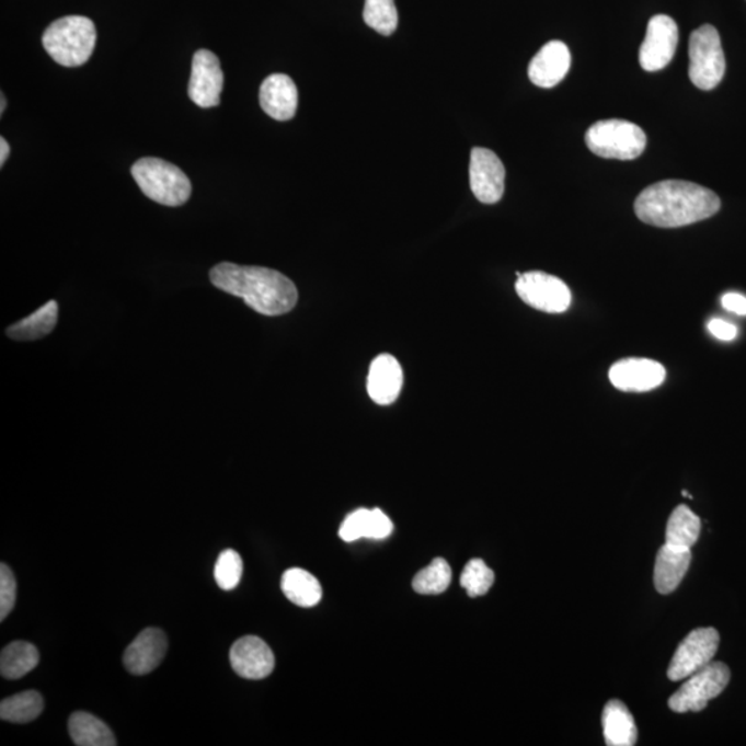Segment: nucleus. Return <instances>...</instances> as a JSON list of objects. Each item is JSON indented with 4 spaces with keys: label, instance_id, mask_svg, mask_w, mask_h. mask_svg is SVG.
<instances>
[{
    "label": "nucleus",
    "instance_id": "nucleus-31",
    "mask_svg": "<svg viewBox=\"0 0 746 746\" xmlns=\"http://www.w3.org/2000/svg\"><path fill=\"white\" fill-rule=\"evenodd\" d=\"M243 564L236 550H225L215 564V581L220 589L232 590L240 585Z\"/></svg>",
    "mask_w": 746,
    "mask_h": 746
},
{
    "label": "nucleus",
    "instance_id": "nucleus-11",
    "mask_svg": "<svg viewBox=\"0 0 746 746\" xmlns=\"http://www.w3.org/2000/svg\"><path fill=\"white\" fill-rule=\"evenodd\" d=\"M470 188L480 203H500L505 193L504 163L489 148L475 147L470 156Z\"/></svg>",
    "mask_w": 746,
    "mask_h": 746
},
{
    "label": "nucleus",
    "instance_id": "nucleus-33",
    "mask_svg": "<svg viewBox=\"0 0 746 746\" xmlns=\"http://www.w3.org/2000/svg\"><path fill=\"white\" fill-rule=\"evenodd\" d=\"M708 331L719 341L732 342L738 336L737 326L721 319H713L708 322Z\"/></svg>",
    "mask_w": 746,
    "mask_h": 746
},
{
    "label": "nucleus",
    "instance_id": "nucleus-16",
    "mask_svg": "<svg viewBox=\"0 0 746 746\" xmlns=\"http://www.w3.org/2000/svg\"><path fill=\"white\" fill-rule=\"evenodd\" d=\"M571 67L569 46L562 41H552L544 45L528 67V77L539 88H554L567 76Z\"/></svg>",
    "mask_w": 746,
    "mask_h": 746
},
{
    "label": "nucleus",
    "instance_id": "nucleus-7",
    "mask_svg": "<svg viewBox=\"0 0 746 746\" xmlns=\"http://www.w3.org/2000/svg\"><path fill=\"white\" fill-rule=\"evenodd\" d=\"M728 666L723 663H709L705 668L687 677L685 685L669 698V708L677 713L701 712L708 702L722 695L728 686Z\"/></svg>",
    "mask_w": 746,
    "mask_h": 746
},
{
    "label": "nucleus",
    "instance_id": "nucleus-30",
    "mask_svg": "<svg viewBox=\"0 0 746 746\" xmlns=\"http://www.w3.org/2000/svg\"><path fill=\"white\" fill-rule=\"evenodd\" d=\"M495 574L483 560H470L460 576V585L468 592L470 597L484 596L494 585Z\"/></svg>",
    "mask_w": 746,
    "mask_h": 746
},
{
    "label": "nucleus",
    "instance_id": "nucleus-28",
    "mask_svg": "<svg viewBox=\"0 0 746 746\" xmlns=\"http://www.w3.org/2000/svg\"><path fill=\"white\" fill-rule=\"evenodd\" d=\"M451 579L452 571L449 564L444 559H436L415 575L412 587L420 595H440L448 589Z\"/></svg>",
    "mask_w": 746,
    "mask_h": 746
},
{
    "label": "nucleus",
    "instance_id": "nucleus-29",
    "mask_svg": "<svg viewBox=\"0 0 746 746\" xmlns=\"http://www.w3.org/2000/svg\"><path fill=\"white\" fill-rule=\"evenodd\" d=\"M364 21L380 35L390 36L399 25L394 0H365Z\"/></svg>",
    "mask_w": 746,
    "mask_h": 746
},
{
    "label": "nucleus",
    "instance_id": "nucleus-17",
    "mask_svg": "<svg viewBox=\"0 0 746 746\" xmlns=\"http://www.w3.org/2000/svg\"><path fill=\"white\" fill-rule=\"evenodd\" d=\"M259 99L264 113L273 119H292L298 110V88L285 73H273L264 79Z\"/></svg>",
    "mask_w": 746,
    "mask_h": 746
},
{
    "label": "nucleus",
    "instance_id": "nucleus-20",
    "mask_svg": "<svg viewBox=\"0 0 746 746\" xmlns=\"http://www.w3.org/2000/svg\"><path fill=\"white\" fill-rule=\"evenodd\" d=\"M393 532V523L382 510L358 509L346 517L338 536L345 542L361 538L385 539Z\"/></svg>",
    "mask_w": 746,
    "mask_h": 746
},
{
    "label": "nucleus",
    "instance_id": "nucleus-1",
    "mask_svg": "<svg viewBox=\"0 0 746 746\" xmlns=\"http://www.w3.org/2000/svg\"><path fill=\"white\" fill-rule=\"evenodd\" d=\"M721 206V198L712 190L685 180H664L640 193L634 211L643 223L677 229L709 219Z\"/></svg>",
    "mask_w": 746,
    "mask_h": 746
},
{
    "label": "nucleus",
    "instance_id": "nucleus-36",
    "mask_svg": "<svg viewBox=\"0 0 746 746\" xmlns=\"http://www.w3.org/2000/svg\"><path fill=\"white\" fill-rule=\"evenodd\" d=\"M2 105H0V113H4V108H7V100H4V94L2 93Z\"/></svg>",
    "mask_w": 746,
    "mask_h": 746
},
{
    "label": "nucleus",
    "instance_id": "nucleus-15",
    "mask_svg": "<svg viewBox=\"0 0 746 746\" xmlns=\"http://www.w3.org/2000/svg\"><path fill=\"white\" fill-rule=\"evenodd\" d=\"M168 651L167 634L157 628H148L125 651L124 665L131 675L151 674L162 663Z\"/></svg>",
    "mask_w": 746,
    "mask_h": 746
},
{
    "label": "nucleus",
    "instance_id": "nucleus-13",
    "mask_svg": "<svg viewBox=\"0 0 746 746\" xmlns=\"http://www.w3.org/2000/svg\"><path fill=\"white\" fill-rule=\"evenodd\" d=\"M613 388L627 393H645L665 382L663 364L649 358H626L612 365L608 374Z\"/></svg>",
    "mask_w": 746,
    "mask_h": 746
},
{
    "label": "nucleus",
    "instance_id": "nucleus-8",
    "mask_svg": "<svg viewBox=\"0 0 746 746\" xmlns=\"http://www.w3.org/2000/svg\"><path fill=\"white\" fill-rule=\"evenodd\" d=\"M516 292L524 303L549 314L564 313L573 301L567 284L543 272L518 274Z\"/></svg>",
    "mask_w": 746,
    "mask_h": 746
},
{
    "label": "nucleus",
    "instance_id": "nucleus-25",
    "mask_svg": "<svg viewBox=\"0 0 746 746\" xmlns=\"http://www.w3.org/2000/svg\"><path fill=\"white\" fill-rule=\"evenodd\" d=\"M58 320L57 301H47L34 314L8 328V336L14 341H38L55 330Z\"/></svg>",
    "mask_w": 746,
    "mask_h": 746
},
{
    "label": "nucleus",
    "instance_id": "nucleus-3",
    "mask_svg": "<svg viewBox=\"0 0 746 746\" xmlns=\"http://www.w3.org/2000/svg\"><path fill=\"white\" fill-rule=\"evenodd\" d=\"M96 39V26L92 20L83 15H67L47 26L42 44L57 65L72 68L88 62Z\"/></svg>",
    "mask_w": 746,
    "mask_h": 746
},
{
    "label": "nucleus",
    "instance_id": "nucleus-14",
    "mask_svg": "<svg viewBox=\"0 0 746 746\" xmlns=\"http://www.w3.org/2000/svg\"><path fill=\"white\" fill-rule=\"evenodd\" d=\"M230 663L243 679L261 680L273 674L275 658L272 649L262 639L245 636L232 644Z\"/></svg>",
    "mask_w": 746,
    "mask_h": 746
},
{
    "label": "nucleus",
    "instance_id": "nucleus-6",
    "mask_svg": "<svg viewBox=\"0 0 746 746\" xmlns=\"http://www.w3.org/2000/svg\"><path fill=\"white\" fill-rule=\"evenodd\" d=\"M691 82L701 90H712L722 82L726 72L721 35L713 25H702L690 36L689 44Z\"/></svg>",
    "mask_w": 746,
    "mask_h": 746
},
{
    "label": "nucleus",
    "instance_id": "nucleus-26",
    "mask_svg": "<svg viewBox=\"0 0 746 746\" xmlns=\"http://www.w3.org/2000/svg\"><path fill=\"white\" fill-rule=\"evenodd\" d=\"M700 517L690 507L680 505L672 513L666 526V543L691 549L700 538Z\"/></svg>",
    "mask_w": 746,
    "mask_h": 746
},
{
    "label": "nucleus",
    "instance_id": "nucleus-4",
    "mask_svg": "<svg viewBox=\"0 0 746 746\" xmlns=\"http://www.w3.org/2000/svg\"><path fill=\"white\" fill-rule=\"evenodd\" d=\"M131 176L146 197L161 205L180 206L192 195L187 174L160 158H141L131 167Z\"/></svg>",
    "mask_w": 746,
    "mask_h": 746
},
{
    "label": "nucleus",
    "instance_id": "nucleus-10",
    "mask_svg": "<svg viewBox=\"0 0 746 746\" xmlns=\"http://www.w3.org/2000/svg\"><path fill=\"white\" fill-rule=\"evenodd\" d=\"M679 42V28L669 15H654L649 21L647 34L640 46L639 60L644 71L664 70L674 58Z\"/></svg>",
    "mask_w": 746,
    "mask_h": 746
},
{
    "label": "nucleus",
    "instance_id": "nucleus-35",
    "mask_svg": "<svg viewBox=\"0 0 746 746\" xmlns=\"http://www.w3.org/2000/svg\"><path fill=\"white\" fill-rule=\"evenodd\" d=\"M9 153L10 147L8 145L7 139L2 137V139H0V165L2 167L4 165V162H7L8 160Z\"/></svg>",
    "mask_w": 746,
    "mask_h": 746
},
{
    "label": "nucleus",
    "instance_id": "nucleus-19",
    "mask_svg": "<svg viewBox=\"0 0 746 746\" xmlns=\"http://www.w3.org/2000/svg\"><path fill=\"white\" fill-rule=\"evenodd\" d=\"M691 549L665 543L659 549L654 567V585L661 595H670L677 589L689 571Z\"/></svg>",
    "mask_w": 746,
    "mask_h": 746
},
{
    "label": "nucleus",
    "instance_id": "nucleus-2",
    "mask_svg": "<svg viewBox=\"0 0 746 746\" xmlns=\"http://www.w3.org/2000/svg\"><path fill=\"white\" fill-rule=\"evenodd\" d=\"M210 282L263 315L287 314L298 303L295 284L272 268L220 263L210 269Z\"/></svg>",
    "mask_w": 746,
    "mask_h": 746
},
{
    "label": "nucleus",
    "instance_id": "nucleus-18",
    "mask_svg": "<svg viewBox=\"0 0 746 746\" xmlns=\"http://www.w3.org/2000/svg\"><path fill=\"white\" fill-rule=\"evenodd\" d=\"M404 382L401 365L390 354H382L370 364L368 394L379 405H390L399 399Z\"/></svg>",
    "mask_w": 746,
    "mask_h": 746
},
{
    "label": "nucleus",
    "instance_id": "nucleus-24",
    "mask_svg": "<svg viewBox=\"0 0 746 746\" xmlns=\"http://www.w3.org/2000/svg\"><path fill=\"white\" fill-rule=\"evenodd\" d=\"M39 651L28 642H13L2 650L0 655V674L4 679L18 680L38 666Z\"/></svg>",
    "mask_w": 746,
    "mask_h": 746
},
{
    "label": "nucleus",
    "instance_id": "nucleus-21",
    "mask_svg": "<svg viewBox=\"0 0 746 746\" xmlns=\"http://www.w3.org/2000/svg\"><path fill=\"white\" fill-rule=\"evenodd\" d=\"M602 733L608 746H632L638 741V727L626 703L611 700L602 711Z\"/></svg>",
    "mask_w": 746,
    "mask_h": 746
},
{
    "label": "nucleus",
    "instance_id": "nucleus-5",
    "mask_svg": "<svg viewBox=\"0 0 746 746\" xmlns=\"http://www.w3.org/2000/svg\"><path fill=\"white\" fill-rule=\"evenodd\" d=\"M587 148L607 160L632 161L642 156L647 136L640 126L623 119L596 122L586 131Z\"/></svg>",
    "mask_w": 746,
    "mask_h": 746
},
{
    "label": "nucleus",
    "instance_id": "nucleus-27",
    "mask_svg": "<svg viewBox=\"0 0 746 746\" xmlns=\"http://www.w3.org/2000/svg\"><path fill=\"white\" fill-rule=\"evenodd\" d=\"M44 711V698L38 691H24L13 697L4 698L0 703V718L10 723H30L39 718Z\"/></svg>",
    "mask_w": 746,
    "mask_h": 746
},
{
    "label": "nucleus",
    "instance_id": "nucleus-12",
    "mask_svg": "<svg viewBox=\"0 0 746 746\" xmlns=\"http://www.w3.org/2000/svg\"><path fill=\"white\" fill-rule=\"evenodd\" d=\"M223 87L225 76L219 57L206 49L195 53L188 83V96L192 102L200 108L217 107Z\"/></svg>",
    "mask_w": 746,
    "mask_h": 746
},
{
    "label": "nucleus",
    "instance_id": "nucleus-23",
    "mask_svg": "<svg viewBox=\"0 0 746 746\" xmlns=\"http://www.w3.org/2000/svg\"><path fill=\"white\" fill-rule=\"evenodd\" d=\"M282 589L288 600L299 607H314L322 597V587L315 576L301 569L285 571L282 579Z\"/></svg>",
    "mask_w": 746,
    "mask_h": 746
},
{
    "label": "nucleus",
    "instance_id": "nucleus-34",
    "mask_svg": "<svg viewBox=\"0 0 746 746\" xmlns=\"http://www.w3.org/2000/svg\"><path fill=\"white\" fill-rule=\"evenodd\" d=\"M722 305L727 311L737 315H746V298L739 294H726L722 298Z\"/></svg>",
    "mask_w": 746,
    "mask_h": 746
},
{
    "label": "nucleus",
    "instance_id": "nucleus-9",
    "mask_svg": "<svg viewBox=\"0 0 746 746\" xmlns=\"http://www.w3.org/2000/svg\"><path fill=\"white\" fill-rule=\"evenodd\" d=\"M721 636L714 628L695 629L677 647L670 661L668 677L672 681L687 679L712 663Z\"/></svg>",
    "mask_w": 746,
    "mask_h": 746
},
{
    "label": "nucleus",
    "instance_id": "nucleus-32",
    "mask_svg": "<svg viewBox=\"0 0 746 746\" xmlns=\"http://www.w3.org/2000/svg\"><path fill=\"white\" fill-rule=\"evenodd\" d=\"M18 597V582L9 565H0V621H4L12 612Z\"/></svg>",
    "mask_w": 746,
    "mask_h": 746
},
{
    "label": "nucleus",
    "instance_id": "nucleus-22",
    "mask_svg": "<svg viewBox=\"0 0 746 746\" xmlns=\"http://www.w3.org/2000/svg\"><path fill=\"white\" fill-rule=\"evenodd\" d=\"M68 730L73 744L78 746H115L113 732L99 718L88 712H76L70 718Z\"/></svg>",
    "mask_w": 746,
    "mask_h": 746
}]
</instances>
